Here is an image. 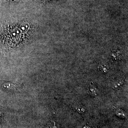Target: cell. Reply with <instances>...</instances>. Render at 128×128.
<instances>
[{"instance_id": "obj_1", "label": "cell", "mask_w": 128, "mask_h": 128, "mask_svg": "<svg viewBox=\"0 0 128 128\" xmlns=\"http://www.w3.org/2000/svg\"><path fill=\"white\" fill-rule=\"evenodd\" d=\"M0 85L4 89L10 92H15L18 90L19 86L18 84L10 82H0Z\"/></svg>"}, {"instance_id": "obj_2", "label": "cell", "mask_w": 128, "mask_h": 128, "mask_svg": "<svg viewBox=\"0 0 128 128\" xmlns=\"http://www.w3.org/2000/svg\"><path fill=\"white\" fill-rule=\"evenodd\" d=\"M72 106L74 110L80 114H83L86 112L84 107L79 102H74L72 104Z\"/></svg>"}, {"instance_id": "obj_3", "label": "cell", "mask_w": 128, "mask_h": 128, "mask_svg": "<svg viewBox=\"0 0 128 128\" xmlns=\"http://www.w3.org/2000/svg\"><path fill=\"white\" fill-rule=\"evenodd\" d=\"M125 80L123 78H119L116 79L113 82L112 87L114 89H118L124 84Z\"/></svg>"}, {"instance_id": "obj_4", "label": "cell", "mask_w": 128, "mask_h": 128, "mask_svg": "<svg viewBox=\"0 0 128 128\" xmlns=\"http://www.w3.org/2000/svg\"><path fill=\"white\" fill-rule=\"evenodd\" d=\"M88 91L90 94L92 96L96 97L98 96V89L96 88L93 83H91L88 87Z\"/></svg>"}, {"instance_id": "obj_5", "label": "cell", "mask_w": 128, "mask_h": 128, "mask_svg": "<svg viewBox=\"0 0 128 128\" xmlns=\"http://www.w3.org/2000/svg\"><path fill=\"white\" fill-rule=\"evenodd\" d=\"M114 112L115 114L118 117L124 118L126 116V113L120 108H114Z\"/></svg>"}, {"instance_id": "obj_6", "label": "cell", "mask_w": 128, "mask_h": 128, "mask_svg": "<svg viewBox=\"0 0 128 128\" xmlns=\"http://www.w3.org/2000/svg\"><path fill=\"white\" fill-rule=\"evenodd\" d=\"M44 128H60L58 124L54 121L48 122L44 126Z\"/></svg>"}, {"instance_id": "obj_7", "label": "cell", "mask_w": 128, "mask_h": 128, "mask_svg": "<svg viewBox=\"0 0 128 128\" xmlns=\"http://www.w3.org/2000/svg\"><path fill=\"white\" fill-rule=\"evenodd\" d=\"M100 69L101 71L103 72L104 73H106L108 71V68L107 66H106V65H105V66L104 68V64H101L100 66Z\"/></svg>"}, {"instance_id": "obj_8", "label": "cell", "mask_w": 128, "mask_h": 128, "mask_svg": "<svg viewBox=\"0 0 128 128\" xmlns=\"http://www.w3.org/2000/svg\"><path fill=\"white\" fill-rule=\"evenodd\" d=\"M2 114L0 112V122H1L2 120Z\"/></svg>"}, {"instance_id": "obj_9", "label": "cell", "mask_w": 128, "mask_h": 128, "mask_svg": "<svg viewBox=\"0 0 128 128\" xmlns=\"http://www.w3.org/2000/svg\"><path fill=\"white\" fill-rule=\"evenodd\" d=\"M12 0L16 2H18L20 0Z\"/></svg>"}]
</instances>
